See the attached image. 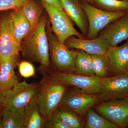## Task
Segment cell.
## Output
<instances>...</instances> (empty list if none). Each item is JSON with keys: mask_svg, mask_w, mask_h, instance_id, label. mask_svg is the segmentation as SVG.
<instances>
[{"mask_svg": "<svg viewBox=\"0 0 128 128\" xmlns=\"http://www.w3.org/2000/svg\"><path fill=\"white\" fill-rule=\"evenodd\" d=\"M21 44L14 35L12 20L10 15L0 18V63L12 56L18 55Z\"/></svg>", "mask_w": 128, "mask_h": 128, "instance_id": "obj_9", "label": "cell"}, {"mask_svg": "<svg viewBox=\"0 0 128 128\" xmlns=\"http://www.w3.org/2000/svg\"><path fill=\"white\" fill-rule=\"evenodd\" d=\"M10 16L13 22L15 37L21 44L22 40L30 32V24L22 8L13 10Z\"/></svg>", "mask_w": 128, "mask_h": 128, "instance_id": "obj_18", "label": "cell"}, {"mask_svg": "<svg viewBox=\"0 0 128 128\" xmlns=\"http://www.w3.org/2000/svg\"><path fill=\"white\" fill-rule=\"evenodd\" d=\"M40 82H18L11 89L3 92L0 104L4 107L25 111L33 99L38 94Z\"/></svg>", "mask_w": 128, "mask_h": 128, "instance_id": "obj_5", "label": "cell"}, {"mask_svg": "<svg viewBox=\"0 0 128 128\" xmlns=\"http://www.w3.org/2000/svg\"><path fill=\"white\" fill-rule=\"evenodd\" d=\"M57 82L65 86L77 87L90 94H98L100 90L102 78L75 73L50 70L47 73Z\"/></svg>", "mask_w": 128, "mask_h": 128, "instance_id": "obj_8", "label": "cell"}, {"mask_svg": "<svg viewBox=\"0 0 128 128\" xmlns=\"http://www.w3.org/2000/svg\"><path fill=\"white\" fill-rule=\"evenodd\" d=\"M100 101L98 94H88L80 88L72 86L66 90L60 106L68 108L82 117Z\"/></svg>", "mask_w": 128, "mask_h": 128, "instance_id": "obj_7", "label": "cell"}, {"mask_svg": "<svg viewBox=\"0 0 128 128\" xmlns=\"http://www.w3.org/2000/svg\"><path fill=\"white\" fill-rule=\"evenodd\" d=\"M30 0H0V11L21 9Z\"/></svg>", "mask_w": 128, "mask_h": 128, "instance_id": "obj_26", "label": "cell"}, {"mask_svg": "<svg viewBox=\"0 0 128 128\" xmlns=\"http://www.w3.org/2000/svg\"><path fill=\"white\" fill-rule=\"evenodd\" d=\"M79 0L88 20L86 39L96 38L108 25L128 13V11H107L96 7L85 0Z\"/></svg>", "mask_w": 128, "mask_h": 128, "instance_id": "obj_4", "label": "cell"}, {"mask_svg": "<svg viewBox=\"0 0 128 128\" xmlns=\"http://www.w3.org/2000/svg\"><path fill=\"white\" fill-rule=\"evenodd\" d=\"M124 74H125L126 75L128 76V69H127V70H126V73H124Z\"/></svg>", "mask_w": 128, "mask_h": 128, "instance_id": "obj_33", "label": "cell"}, {"mask_svg": "<svg viewBox=\"0 0 128 128\" xmlns=\"http://www.w3.org/2000/svg\"><path fill=\"white\" fill-rule=\"evenodd\" d=\"M63 10L71 20L79 28L83 36H86L88 22L79 0H60Z\"/></svg>", "mask_w": 128, "mask_h": 128, "instance_id": "obj_15", "label": "cell"}, {"mask_svg": "<svg viewBox=\"0 0 128 128\" xmlns=\"http://www.w3.org/2000/svg\"><path fill=\"white\" fill-rule=\"evenodd\" d=\"M98 36L107 40L111 46L128 39V13L108 25Z\"/></svg>", "mask_w": 128, "mask_h": 128, "instance_id": "obj_14", "label": "cell"}, {"mask_svg": "<svg viewBox=\"0 0 128 128\" xmlns=\"http://www.w3.org/2000/svg\"><path fill=\"white\" fill-rule=\"evenodd\" d=\"M41 0L46 3L54 6H56L61 10H63L62 4L60 0Z\"/></svg>", "mask_w": 128, "mask_h": 128, "instance_id": "obj_29", "label": "cell"}, {"mask_svg": "<svg viewBox=\"0 0 128 128\" xmlns=\"http://www.w3.org/2000/svg\"><path fill=\"white\" fill-rule=\"evenodd\" d=\"M95 76L102 78L107 77L108 71V65L105 55L91 54Z\"/></svg>", "mask_w": 128, "mask_h": 128, "instance_id": "obj_25", "label": "cell"}, {"mask_svg": "<svg viewBox=\"0 0 128 128\" xmlns=\"http://www.w3.org/2000/svg\"><path fill=\"white\" fill-rule=\"evenodd\" d=\"M94 6L107 11H128V0H94Z\"/></svg>", "mask_w": 128, "mask_h": 128, "instance_id": "obj_24", "label": "cell"}, {"mask_svg": "<svg viewBox=\"0 0 128 128\" xmlns=\"http://www.w3.org/2000/svg\"><path fill=\"white\" fill-rule=\"evenodd\" d=\"M86 128H118L116 125L92 108L86 113Z\"/></svg>", "mask_w": 128, "mask_h": 128, "instance_id": "obj_23", "label": "cell"}, {"mask_svg": "<svg viewBox=\"0 0 128 128\" xmlns=\"http://www.w3.org/2000/svg\"><path fill=\"white\" fill-rule=\"evenodd\" d=\"M128 95V75L122 74L102 78L100 90L98 94L100 101L122 99Z\"/></svg>", "mask_w": 128, "mask_h": 128, "instance_id": "obj_11", "label": "cell"}, {"mask_svg": "<svg viewBox=\"0 0 128 128\" xmlns=\"http://www.w3.org/2000/svg\"><path fill=\"white\" fill-rule=\"evenodd\" d=\"M3 92H0V102L2 98V96H3Z\"/></svg>", "mask_w": 128, "mask_h": 128, "instance_id": "obj_32", "label": "cell"}, {"mask_svg": "<svg viewBox=\"0 0 128 128\" xmlns=\"http://www.w3.org/2000/svg\"><path fill=\"white\" fill-rule=\"evenodd\" d=\"M46 23V17H42L37 26L30 31L21 44L20 51L23 57L30 62L39 63L43 74L50 70Z\"/></svg>", "mask_w": 128, "mask_h": 128, "instance_id": "obj_1", "label": "cell"}, {"mask_svg": "<svg viewBox=\"0 0 128 128\" xmlns=\"http://www.w3.org/2000/svg\"><path fill=\"white\" fill-rule=\"evenodd\" d=\"M52 116L62 122L68 128H81L83 123L80 116L68 108L60 106Z\"/></svg>", "mask_w": 128, "mask_h": 128, "instance_id": "obj_20", "label": "cell"}, {"mask_svg": "<svg viewBox=\"0 0 128 128\" xmlns=\"http://www.w3.org/2000/svg\"><path fill=\"white\" fill-rule=\"evenodd\" d=\"M18 56H12L0 63V92L9 90L19 82L14 71L18 64Z\"/></svg>", "mask_w": 128, "mask_h": 128, "instance_id": "obj_16", "label": "cell"}, {"mask_svg": "<svg viewBox=\"0 0 128 128\" xmlns=\"http://www.w3.org/2000/svg\"><path fill=\"white\" fill-rule=\"evenodd\" d=\"M41 4L49 16L52 31L60 42L64 43L69 37L72 36L84 38V36L74 27L71 20L64 10L42 1Z\"/></svg>", "mask_w": 128, "mask_h": 128, "instance_id": "obj_6", "label": "cell"}, {"mask_svg": "<svg viewBox=\"0 0 128 128\" xmlns=\"http://www.w3.org/2000/svg\"><path fill=\"white\" fill-rule=\"evenodd\" d=\"M50 26L47 22L46 30L52 66L50 70L76 74L75 64L78 50H70L64 43L60 42L52 32Z\"/></svg>", "mask_w": 128, "mask_h": 128, "instance_id": "obj_3", "label": "cell"}, {"mask_svg": "<svg viewBox=\"0 0 128 128\" xmlns=\"http://www.w3.org/2000/svg\"><path fill=\"white\" fill-rule=\"evenodd\" d=\"M20 74L24 78H27L34 76L35 70L34 66L30 62L23 61L18 65Z\"/></svg>", "mask_w": 128, "mask_h": 128, "instance_id": "obj_27", "label": "cell"}, {"mask_svg": "<svg viewBox=\"0 0 128 128\" xmlns=\"http://www.w3.org/2000/svg\"><path fill=\"white\" fill-rule=\"evenodd\" d=\"M76 74L88 76H96L91 55L86 51L78 50L75 60Z\"/></svg>", "mask_w": 128, "mask_h": 128, "instance_id": "obj_21", "label": "cell"}, {"mask_svg": "<svg viewBox=\"0 0 128 128\" xmlns=\"http://www.w3.org/2000/svg\"><path fill=\"white\" fill-rule=\"evenodd\" d=\"M46 122V119L40 111L37 95L24 111L23 128H44Z\"/></svg>", "mask_w": 128, "mask_h": 128, "instance_id": "obj_17", "label": "cell"}, {"mask_svg": "<svg viewBox=\"0 0 128 128\" xmlns=\"http://www.w3.org/2000/svg\"><path fill=\"white\" fill-rule=\"evenodd\" d=\"M44 128H68L62 122L52 115L46 120Z\"/></svg>", "mask_w": 128, "mask_h": 128, "instance_id": "obj_28", "label": "cell"}, {"mask_svg": "<svg viewBox=\"0 0 128 128\" xmlns=\"http://www.w3.org/2000/svg\"><path fill=\"white\" fill-rule=\"evenodd\" d=\"M24 120V111L3 108L2 114V128H23Z\"/></svg>", "mask_w": 128, "mask_h": 128, "instance_id": "obj_19", "label": "cell"}, {"mask_svg": "<svg viewBox=\"0 0 128 128\" xmlns=\"http://www.w3.org/2000/svg\"><path fill=\"white\" fill-rule=\"evenodd\" d=\"M22 9L30 24L31 31L39 23L42 13V8L34 0H30L25 3Z\"/></svg>", "mask_w": 128, "mask_h": 128, "instance_id": "obj_22", "label": "cell"}, {"mask_svg": "<svg viewBox=\"0 0 128 128\" xmlns=\"http://www.w3.org/2000/svg\"><path fill=\"white\" fill-rule=\"evenodd\" d=\"M3 106L0 104V128H2V112L3 109Z\"/></svg>", "mask_w": 128, "mask_h": 128, "instance_id": "obj_30", "label": "cell"}, {"mask_svg": "<svg viewBox=\"0 0 128 128\" xmlns=\"http://www.w3.org/2000/svg\"><path fill=\"white\" fill-rule=\"evenodd\" d=\"M105 55L113 76L124 74L128 67V40L121 46H110Z\"/></svg>", "mask_w": 128, "mask_h": 128, "instance_id": "obj_12", "label": "cell"}, {"mask_svg": "<svg viewBox=\"0 0 128 128\" xmlns=\"http://www.w3.org/2000/svg\"><path fill=\"white\" fill-rule=\"evenodd\" d=\"M40 83L38 104L40 112L46 120L60 106L68 86L53 80L47 73L43 74Z\"/></svg>", "mask_w": 128, "mask_h": 128, "instance_id": "obj_2", "label": "cell"}, {"mask_svg": "<svg viewBox=\"0 0 128 128\" xmlns=\"http://www.w3.org/2000/svg\"><path fill=\"white\" fill-rule=\"evenodd\" d=\"M85 0L86 1V2H89V3L91 4L92 5L94 6V0Z\"/></svg>", "mask_w": 128, "mask_h": 128, "instance_id": "obj_31", "label": "cell"}, {"mask_svg": "<svg viewBox=\"0 0 128 128\" xmlns=\"http://www.w3.org/2000/svg\"><path fill=\"white\" fill-rule=\"evenodd\" d=\"M96 110L118 128L128 126V98L107 101L96 106Z\"/></svg>", "mask_w": 128, "mask_h": 128, "instance_id": "obj_10", "label": "cell"}, {"mask_svg": "<svg viewBox=\"0 0 128 128\" xmlns=\"http://www.w3.org/2000/svg\"><path fill=\"white\" fill-rule=\"evenodd\" d=\"M126 98H128V96H127V97H126Z\"/></svg>", "mask_w": 128, "mask_h": 128, "instance_id": "obj_34", "label": "cell"}, {"mask_svg": "<svg viewBox=\"0 0 128 128\" xmlns=\"http://www.w3.org/2000/svg\"><path fill=\"white\" fill-rule=\"evenodd\" d=\"M64 43L69 48L83 50L90 54L102 55H105L110 46L107 40L98 36L94 39H87L72 36L69 37Z\"/></svg>", "mask_w": 128, "mask_h": 128, "instance_id": "obj_13", "label": "cell"}]
</instances>
